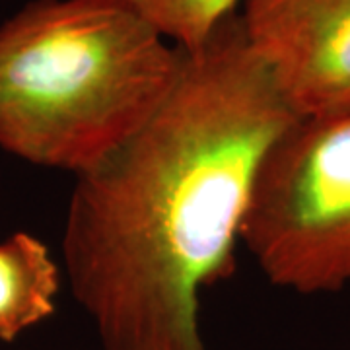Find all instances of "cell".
I'll list each match as a JSON object with an SVG mask.
<instances>
[{"label": "cell", "mask_w": 350, "mask_h": 350, "mask_svg": "<svg viewBox=\"0 0 350 350\" xmlns=\"http://www.w3.org/2000/svg\"><path fill=\"white\" fill-rule=\"evenodd\" d=\"M296 119L238 12L181 49L156 115L75 175L64 271L100 350H208L200 292L232 273L257 165Z\"/></svg>", "instance_id": "6da1fadb"}, {"label": "cell", "mask_w": 350, "mask_h": 350, "mask_svg": "<svg viewBox=\"0 0 350 350\" xmlns=\"http://www.w3.org/2000/svg\"><path fill=\"white\" fill-rule=\"evenodd\" d=\"M181 49L115 0H31L0 25V148L82 174L150 121Z\"/></svg>", "instance_id": "7a4b0ae2"}, {"label": "cell", "mask_w": 350, "mask_h": 350, "mask_svg": "<svg viewBox=\"0 0 350 350\" xmlns=\"http://www.w3.org/2000/svg\"><path fill=\"white\" fill-rule=\"evenodd\" d=\"M239 239L271 284L350 286V113L300 117L265 150Z\"/></svg>", "instance_id": "3957f363"}, {"label": "cell", "mask_w": 350, "mask_h": 350, "mask_svg": "<svg viewBox=\"0 0 350 350\" xmlns=\"http://www.w3.org/2000/svg\"><path fill=\"white\" fill-rule=\"evenodd\" d=\"M238 14L298 117L350 113V0H243Z\"/></svg>", "instance_id": "277c9868"}, {"label": "cell", "mask_w": 350, "mask_h": 350, "mask_svg": "<svg viewBox=\"0 0 350 350\" xmlns=\"http://www.w3.org/2000/svg\"><path fill=\"white\" fill-rule=\"evenodd\" d=\"M61 269L27 232L0 241V342H14L57 312Z\"/></svg>", "instance_id": "5b68a950"}, {"label": "cell", "mask_w": 350, "mask_h": 350, "mask_svg": "<svg viewBox=\"0 0 350 350\" xmlns=\"http://www.w3.org/2000/svg\"><path fill=\"white\" fill-rule=\"evenodd\" d=\"M137 12L179 49H197L243 0H115Z\"/></svg>", "instance_id": "8992f818"}]
</instances>
